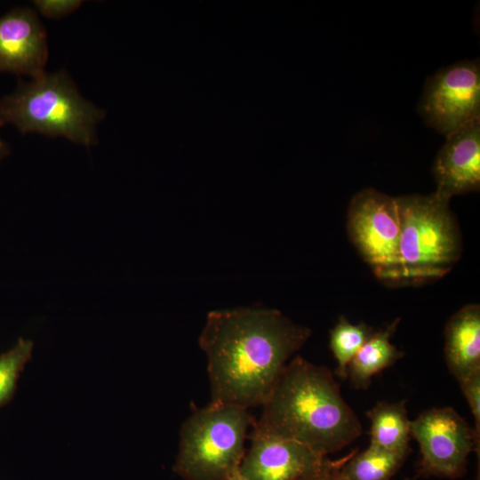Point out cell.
I'll use <instances>...</instances> for the list:
<instances>
[{
	"label": "cell",
	"instance_id": "20",
	"mask_svg": "<svg viewBox=\"0 0 480 480\" xmlns=\"http://www.w3.org/2000/svg\"><path fill=\"white\" fill-rule=\"evenodd\" d=\"M80 0H37L34 4L37 11L49 19H60L70 14L82 4Z\"/></svg>",
	"mask_w": 480,
	"mask_h": 480
},
{
	"label": "cell",
	"instance_id": "9",
	"mask_svg": "<svg viewBox=\"0 0 480 480\" xmlns=\"http://www.w3.org/2000/svg\"><path fill=\"white\" fill-rule=\"evenodd\" d=\"M238 468L247 480H297L319 468L326 456L292 440L252 428Z\"/></svg>",
	"mask_w": 480,
	"mask_h": 480
},
{
	"label": "cell",
	"instance_id": "17",
	"mask_svg": "<svg viewBox=\"0 0 480 480\" xmlns=\"http://www.w3.org/2000/svg\"><path fill=\"white\" fill-rule=\"evenodd\" d=\"M33 348L32 340L20 338L11 349L0 355V408L12 399L20 372L31 358Z\"/></svg>",
	"mask_w": 480,
	"mask_h": 480
},
{
	"label": "cell",
	"instance_id": "21",
	"mask_svg": "<svg viewBox=\"0 0 480 480\" xmlns=\"http://www.w3.org/2000/svg\"><path fill=\"white\" fill-rule=\"evenodd\" d=\"M2 124H0V128ZM9 153L8 145L0 137V161Z\"/></svg>",
	"mask_w": 480,
	"mask_h": 480
},
{
	"label": "cell",
	"instance_id": "5",
	"mask_svg": "<svg viewBox=\"0 0 480 480\" xmlns=\"http://www.w3.org/2000/svg\"><path fill=\"white\" fill-rule=\"evenodd\" d=\"M249 409L210 402L183 422L173 471L185 480H228L244 456Z\"/></svg>",
	"mask_w": 480,
	"mask_h": 480
},
{
	"label": "cell",
	"instance_id": "13",
	"mask_svg": "<svg viewBox=\"0 0 480 480\" xmlns=\"http://www.w3.org/2000/svg\"><path fill=\"white\" fill-rule=\"evenodd\" d=\"M399 322L400 319L396 318L385 328L374 332L354 356L348 365V378L355 388H368L375 374L404 356V353L390 341Z\"/></svg>",
	"mask_w": 480,
	"mask_h": 480
},
{
	"label": "cell",
	"instance_id": "14",
	"mask_svg": "<svg viewBox=\"0 0 480 480\" xmlns=\"http://www.w3.org/2000/svg\"><path fill=\"white\" fill-rule=\"evenodd\" d=\"M406 401L379 402L366 415L371 421L370 444L390 451L410 450V422Z\"/></svg>",
	"mask_w": 480,
	"mask_h": 480
},
{
	"label": "cell",
	"instance_id": "1",
	"mask_svg": "<svg viewBox=\"0 0 480 480\" xmlns=\"http://www.w3.org/2000/svg\"><path fill=\"white\" fill-rule=\"evenodd\" d=\"M312 332L277 309L207 314L199 346L207 358L211 402L261 406L292 356Z\"/></svg>",
	"mask_w": 480,
	"mask_h": 480
},
{
	"label": "cell",
	"instance_id": "3",
	"mask_svg": "<svg viewBox=\"0 0 480 480\" xmlns=\"http://www.w3.org/2000/svg\"><path fill=\"white\" fill-rule=\"evenodd\" d=\"M21 83L0 100V124L21 133L37 132L89 147L97 142V124L105 112L79 93L65 71L45 73Z\"/></svg>",
	"mask_w": 480,
	"mask_h": 480
},
{
	"label": "cell",
	"instance_id": "11",
	"mask_svg": "<svg viewBox=\"0 0 480 480\" xmlns=\"http://www.w3.org/2000/svg\"><path fill=\"white\" fill-rule=\"evenodd\" d=\"M48 58L45 29L29 8L0 17V71L37 76Z\"/></svg>",
	"mask_w": 480,
	"mask_h": 480
},
{
	"label": "cell",
	"instance_id": "15",
	"mask_svg": "<svg viewBox=\"0 0 480 480\" xmlns=\"http://www.w3.org/2000/svg\"><path fill=\"white\" fill-rule=\"evenodd\" d=\"M410 451H390L370 444L362 452L354 450L341 470L348 480H390Z\"/></svg>",
	"mask_w": 480,
	"mask_h": 480
},
{
	"label": "cell",
	"instance_id": "7",
	"mask_svg": "<svg viewBox=\"0 0 480 480\" xmlns=\"http://www.w3.org/2000/svg\"><path fill=\"white\" fill-rule=\"evenodd\" d=\"M420 452L419 475L451 479L464 476L468 458L479 451L475 429L452 407L431 408L410 422Z\"/></svg>",
	"mask_w": 480,
	"mask_h": 480
},
{
	"label": "cell",
	"instance_id": "6",
	"mask_svg": "<svg viewBox=\"0 0 480 480\" xmlns=\"http://www.w3.org/2000/svg\"><path fill=\"white\" fill-rule=\"evenodd\" d=\"M350 241L384 283L400 284V217L396 197L374 188L356 193L348 204Z\"/></svg>",
	"mask_w": 480,
	"mask_h": 480
},
{
	"label": "cell",
	"instance_id": "10",
	"mask_svg": "<svg viewBox=\"0 0 480 480\" xmlns=\"http://www.w3.org/2000/svg\"><path fill=\"white\" fill-rule=\"evenodd\" d=\"M435 193L447 200L479 190L480 119L446 136L433 164Z\"/></svg>",
	"mask_w": 480,
	"mask_h": 480
},
{
	"label": "cell",
	"instance_id": "2",
	"mask_svg": "<svg viewBox=\"0 0 480 480\" xmlns=\"http://www.w3.org/2000/svg\"><path fill=\"white\" fill-rule=\"evenodd\" d=\"M261 407L254 429L298 442L323 456L363 434L330 369L300 356L286 364Z\"/></svg>",
	"mask_w": 480,
	"mask_h": 480
},
{
	"label": "cell",
	"instance_id": "16",
	"mask_svg": "<svg viewBox=\"0 0 480 480\" xmlns=\"http://www.w3.org/2000/svg\"><path fill=\"white\" fill-rule=\"evenodd\" d=\"M374 333L373 329L364 322L352 324L345 316L330 331V348L337 362L335 373L342 380L348 378V365L362 346Z\"/></svg>",
	"mask_w": 480,
	"mask_h": 480
},
{
	"label": "cell",
	"instance_id": "8",
	"mask_svg": "<svg viewBox=\"0 0 480 480\" xmlns=\"http://www.w3.org/2000/svg\"><path fill=\"white\" fill-rule=\"evenodd\" d=\"M419 112L428 126L445 136L480 119L478 61H460L429 76Z\"/></svg>",
	"mask_w": 480,
	"mask_h": 480
},
{
	"label": "cell",
	"instance_id": "18",
	"mask_svg": "<svg viewBox=\"0 0 480 480\" xmlns=\"http://www.w3.org/2000/svg\"><path fill=\"white\" fill-rule=\"evenodd\" d=\"M475 420V432L480 438V370L459 382Z\"/></svg>",
	"mask_w": 480,
	"mask_h": 480
},
{
	"label": "cell",
	"instance_id": "22",
	"mask_svg": "<svg viewBox=\"0 0 480 480\" xmlns=\"http://www.w3.org/2000/svg\"><path fill=\"white\" fill-rule=\"evenodd\" d=\"M228 480H247L242 474L239 472L238 468L229 476Z\"/></svg>",
	"mask_w": 480,
	"mask_h": 480
},
{
	"label": "cell",
	"instance_id": "19",
	"mask_svg": "<svg viewBox=\"0 0 480 480\" xmlns=\"http://www.w3.org/2000/svg\"><path fill=\"white\" fill-rule=\"evenodd\" d=\"M353 452L354 450L338 460H330L326 457L319 468L297 480H348L343 475L341 468Z\"/></svg>",
	"mask_w": 480,
	"mask_h": 480
},
{
	"label": "cell",
	"instance_id": "4",
	"mask_svg": "<svg viewBox=\"0 0 480 480\" xmlns=\"http://www.w3.org/2000/svg\"><path fill=\"white\" fill-rule=\"evenodd\" d=\"M400 217V284L444 277L461 255L460 229L449 203L435 192L396 197Z\"/></svg>",
	"mask_w": 480,
	"mask_h": 480
},
{
	"label": "cell",
	"instance_id": "12",
	"mask_svg": "<svg viewBox=\"0 0 480 480\" xmlns=\"http://www.w3.org/2000/svg\"><path fill=\"white\" fill-rule=\"evenodd\" d=\"M444 339L445 361L458 382L480 370V306L468 304L453 314Z\"/></svg>",
	"mask_w": 480,
	"mask_h": 480
},
{
	"label": "cell",
	"instance_id": "23",
	"mask_svg": "<svg viewBox=\"0 0 480 480\" xmlns=\"http://www.w3.org/2000/svg\"><path fill=\"white\" fill-rule=\"evenodd\" d=\"M404 480H410V479L406 478V479H404Z\"/></svg>",
	"mask_w": 480,
	"mask_h": 480
}]
</instances>
